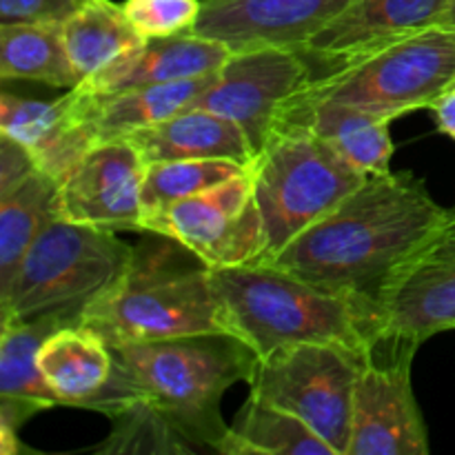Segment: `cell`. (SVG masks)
<instances>
[{"label":"cell","instance_id":"cell-8","mask_svg":"<svg viewBox=\"0 0 455 455\" xmlns=\"http://www.w3.org/2000/svg\"><path fill=\"white\" fill-rule=\"evenodd\" d=\"M371 349L336 342L284 347L260 358L249 395L296 416L333 453L347 455L355 382Z\"/></svg>","mask_w":455,"mask_h":455},{"label":"cell","instance_id":"cell-17","mask_svg":"<svg viewBox=\"0 0 455 455\" xmlns=\"http://www.w3.org/2000/svg\"><path fill=\"white\" fill-rule=\"evenodd\" d=\"M229 56L231 49L220 40L204 38L194 31L169 38H149L116 58L98 74L89 76L78 89L92 96H109L149 84L200 78L220 69Z\"/></svg>","mask_w":455,"mask_h":455},{"label":"cell","instance_id":"cell-23","mask_svg":"<svg viewBox=\"0 0 455 455\" xmlns=\"http://www.w3.org/2000/svg\"><path fill=\"white\" fill-rule=\"evenodd\" d=\"M60 218V182L43 169L0 194V291L7 289L27 249Z\"/></svg>","mask_w":455,"mask_h":455},{"label":"cell","instance_id":"cell-16","mask_svg":"<svg viewBox=\"0 0 455 455\" xmlns=\"http://www.w3.org/2000/svg\"><path fill=\"white\" fill-rule=\"evenodd\" d=\"M65 324L69 323L56 315L0 320V451L4 455L20 451V425L58 407V398L40 373L38 351Z\"/></svg>","mask_w":455,"mask_h":455},{"label":"cell","instance_id":"cell-4","mask_svg":"<svg viewBox=\"0 0 455 455\" xmlns=\"http://www.w3.org/2000/svg\"><path fill=\"white\" fill-rule=\"evenodd\" d=\"M229 333L258 358L305 342L371 349L380 340L376 307L320 289L271 262L213 269Z\"/></svg>","mask_w":455,"mask_h":455},{"label":"cell","instance_id":"cell-18","mask_svg":"<svg viewBox=\"0 0 455 455\" xmlns=\"http://www.w3.org/2000/svg\"><path fill=\"white\" fill-rule=\"evenodd\" d=\"M216 78V71L209 76L173 83L149 84V87L127 89L109 96H92L69 89V105L78 123L93 138V142L118 140L129 133L149 124L163 123L172 116L185 111Z\"/></svg>","mask_w":455,"mask_h":455},{"label":"cell","instance_id":"cell-21","mask_svg":"<svg viewBox=\"0 0 455 455\" xmlns=\"http://www.w3.org/2000/svg\"><path fill=\"white\" fill-rule=\"evenodd\" d=\"M38 367L58 404L92 411L109 385L114 354L105 336L89 324H65L43 342Z\"/></svg>","mask_w":455,"mask_h":455},{"label":"cell","instance_id":"cell-26","mask_svg":"<svg viewBox=\"0 0 455 455\" xmlns=\"http://www.w3.org/2000/svg\"><path fill=\"white\" fill-rule=\"evenodd\" d=\"M62 40L80 80H87L145 38L133 29L123 4L114 0H89L62 25Z\"/></svg>","mask_w":455,"mask_h":455},{"label":"cell","instance_id":"cell-5","mask_svg":"<svg viewBox=\"0 0 455 455\" xmlns=\"http://www.w3.org/2000/svg\"><path fill=\"white\" fill-rule=\"evenodd\" d=\"M267 235V260L327 216L367 173L307 124L280 123L249 167Z\"/></svg>","mask_w":455,"mask_h":455},{"label":"cell","instance_id":"cell-15","mask_svg":"<svg viewBox=\"0 0 455 455\" xmlns=\"http://www.w3.org/2000/svg\"><path fill=\"white\" fill-rule=\"evenodd\" d=\"M355 0H203L194 34L231 52L300 49Z\"/></svg>","mask_w":455,"mask_h":455},{"label":"cell","instance_id":"cell-31","mask_svg":"<svg viewBox=\"0 0 455 455\" xmlns=\"http://www.w3.org/2000/svg\"><path fill=\"white\" fill-rule=\"evenodd\" d=\"M431 111H434V120L438 132L455 140V92L440 98V100L431 107Z\"/></svg>","mask_w":455,"mask_h":455},{"label":"cell","instance_id":"cell-14","mask_svg":"<svg viewBox=\"0 0 455 455\" xmlns=\"http://www.w3.org/2000/svg\"><path fill=\"white\" fill-rule=\"evenodd\" d=\"M145 169L124 138L96 142L60 182V218L105 231H142Z\"/></svg>","mask_w":455,"mask_h":455},{"label":"cell","instance_id":"cell-22","mask_svg":"<svg viewBox=\"0 0 455 455\" xmlns=\"http://www.w3.org/2000/svg\"><path fill=\"white\" fill-rule=\"evenodd\" d=\"M280 123L307 124L367 176L391 172L395 145L389 129L394 120L385 116L333 100H293Z\"/></svg>","mask_w":455,"mask_h":455},{"label":"cell","instance_id":"cell-27","mask_svg":"<svg viewBox=\"0 0 455 455\" xmlns=\"http://www.w3.org/2000/svg\"><path fill=\"white\" fill-rule=\"evenodd\" d=\"M249 167L234 160H163L149 163L142 182V218L178 200L212 189Z\"/></svg>","mask_w":455,"mask_h":455},{"label":"cell","instance_id":"cell-28","mask_svg":"<svg viewBox=\"0 0 455 455\" xmlns=\"http://www.w3.org/2000/svg\"><path fill=\"white\" fill-rule=\"evenodd\" d=\"M123 9L140 38H169L194 31L203 0H124Z\"/></svg>","mask_w":455,"mask_h":455},{"label":"cell","instance_id":"cell-12","mask_svg":"<svg viewBox=\"0 0 455 455\" xmlns=\"http://www.w3.org/2000/svg\"><path fill=\"white\" fill-rule=\"evenodd\" d=\"M380 340L422 345L455 329V209L400 267L378 300Z\"/></svg>","mask_w":455,"mask_h":455},{"label":"cell","instance_id":"cell-29","mask_svg":"<svg viewBox=\"0 0 455 455\" xmlns=\"http://www.w3.org/2000/svg\"><path fill=\"white\" fill-rule=\"evenodd\" d=\"M89 0H0V25H65Z\"/></svg>","mask_w":455,"mask_h":455},{"label":"cell","instance_id":"cell-24","mask_svg":"<svg viewBox=\"0 0 455 455\" xmlns=\"http://www.w3.org/2000/svg\"><path fill=\"white\" fill-rule=\"evenodd\" d=\"M222 455H336L291 413L249 395L220 444Z\"/></svg>","mask_w":455,"mask_h":455},{"label":"cell","instance_id":"cell-6","mask_svg":"<svg viewBox=\"0 0 455 455\" xmlns=\"http://www.w3.org/2000/svg\"><path fill=\"white\" fill-rule=\"evenodd\" d=\"M132 247L116 231L58 218L22 256L0 291V320L56 315L83 323V314L120 275Z\"/></svg>","mask_w":455,"mask_h":455},{"label":"cell","instance_id":"cell-10","mask_svg":"<svg viewBox=\"0 0 455 455\" xmlns=\"http://www.w3.org/2000/svg\"><path fill=\"white\" fill-rule=\"evenodd\" d=\"M314 80L298 49L258 47L231 52L213 83L187 109H207L244 129L256 156L278 127L289 102Z\"/></svg>","mask_w":455,"mask_h":455},{"label":"cell","instance_id":"cell-1","mask_svg":"<svg viewBox=\"0 0 455 455\" xmlns=\"http://www.w3.org/2000/svg\"><path fill=\"white\" fill-rule=\"evenodd\" d=\"M114 373L92 411L111 418L96 453L220 451L229 425L220 403L251 382L256 351L234 333H191L147 342H109Z\"/></svg>","mask_w":455,"mask_h":455},{"label":"cell","instance_id":"cell-9","mask_svg":"<svg viewBox=\"0 0 455 455\" xmlns=\"http://www.w3.org/2000/svg\"><path fill=\"white\" fill-rule=\"evenodd\" d=\"M142 231L172 235L212 269L267 260V235L249 169L142 218Z\"/></svg>","mask_w":455,"mask_h":455},{"label":"cell","instance_id":"cell-19","mask_svg":"<svg viewBox=\"0 0 455 455\" xmlns=\"http://www.w3.org/2000/svg\"><path fill=\"white\" fill-rule=\"evenodd\" d=\"M0 133L13 138L31 151L38 167L58 182L96 142L78 123L69 96L44 102L3 92L0 96Z\"/></svg>","mask_w":455,"mask_h":455},{"label":"cell","instance_id":"cell-20","mask_svg":"<svg viewBox=\"0 0 455 455\" xmlns=\"http://www.w3.org/2000/svg\"><path fill=\"white\" fill-rule=\"evenodd\" d=\"M147 164L163 160H234L251 167L256 149L240 124L207 109H185L129 133Z\"/></svg>","mask_w":455,"mask_h":455},{"label":"cell","instance_id":"cell-3","mask_svg":"<svg viewBox=\"0 0 455 455\" xmlns=\"http://www.w3.org/2000/svg\"><path fill=\"white\" fill-rule=\"evenodd\" d=\"M142 234L118 278L84 309L83 323L107 342L229 333L212 267L172 235Z\"/></svg>","mask_w":455,"mask_h":455},{"label":"cell","instance_id":"cell-2","mask_svg":"<svg viewBox=\"0 0 455 455\" xmlns=\"http://www.w3.org/2000/svg\"><path fill=\"white\" fill-rule=\"evenodd\" d=\"M449 212L416 173H378L267 262L378 309L395 271L429 240Z\"/></svg>","mask_w":455,"mask_h":455},{"label":"cell","instance_id":"cell-30","mask_svg":"<svg viewBox=\"0 0 455 455\" xmlns=\"http://www.w3.org/2000/svg\"><path fill=\"white\" fill-rule=\"evenodd\" d=\"M36 169L40 167L31 151L13 138L0 133V194L25 180Z\"/></svg>","mask_w":455,"mask_h":455},{"label":"cell","instance_id":"cell-32","mask_svg":"<svg viewBox=\"0 0 455 455\" xmlns=\"http://www.w3.org/2000/svg\"><path fill=\"white\" fill-rule=\"evenodd\" d=\"M443 25L453 27V29H455V0H453V4H451V9H449V13H447V18H444Z\"/></svg>","mask_w":455,"mask_h":455},{"label":"cell","instance_id":"cell-11","mask_svg":"<svg viewBox=\"0 0 455 455\" xmlns=\"http://www.w3.org/2000/svg\"><path fill=\"white\" fill-rule=\"evenodd\" d=\"M385 342L389 355L378 360L373 347L355 382L347 455H427L429 431L411 387L413 355L420 345Z\"/></svg>","mask_w":455,"mask_h":455},{"label":"cell","instance_id":"cell-13","mask_svg":"<svg viewBox=\"0 0 455 455\" xmlns=\"http://www.w3.org/2000/svg\"><path fill=\"white\" fill-rule=\"evenodd\" d=\"M451 4L453 0H355L298 52L309 62L314 80L324 78L443 25Z\"/></svg>","mask_w":455,"mask_h":455},{"label":"cell","instance_id":"cell-7","mask_svg":"<svg viewBox=\"0 0 455 455\" xmlns=\"http://www.w3.org/2000/svg\"><path fill=\"white\" fill-rule=\"evenodd\" d=\"M455 92V29L435 25L314 80L293 100H333L395 120ZM291 100V102H293Z\"/></svg>","mask_w":455,"mask_h":455},{"label":"cell","instance_id":"cell-25","mask_svg":"<svg viewBox=\"0 0 455 455\" xmlns=\"http://www.w3.org/2000/svg\"><path fill=\"white\" fill-rule=\"evenodd\" d=\"M0 78L67 92L83 83L67 56L62 25H0Z\"/></svg>","mask_w":455,"mask_h":455}]
</instances>
